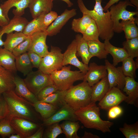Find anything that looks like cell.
I'll return each mask as SVG.
<instances>
[{
  "label": "cell",
  "mask_w": 138,
  "mask_h": 138,
  "mask_svg": "<svg viewBox=\"0 0 138 138\" xmlns=\"http://www.w3.org/2000/svg\"><path fill=\"white\" fill-rule=\"evenodd\" d=\"M95 4L92 10L88 9L83 0H77L78 6L83 14L89 16L98 27L99 37L103 40H111L114 34L113 22L109 10L104 12L101 3L102 0H95Z\"/></svg>",
  "instance_id": "6da1fadb"
},
{
  "label": "cell",
  "mask_w": 138,
  "mask_h": 138,
  "mask_svg": "<svg viewBox=\"0 0 138 138\" xmlns=\"http://www.w3.org/2000/svg\"><path fill=\"white\" fill-rule=\"evenodd\" d=\"M7 105L9 114L7 117H15L24 118L36 123L42 120L32 103L17 95L14 90L2 94Z\"/></svg>",
  "instance_id": "7a4b0ae2"
},
{
  "label": "cell",
  "mask_w": 138,
  "mask_h": 138,
  "mask_svg": "<svg viewBox=\"0 0 138 138\" xmlns=\"http://www.w3.org/2000/svg\"><path fill=\"white\" fill-rule=\"evenodd\" d=\"M100 108L95 103L91 102L84 107L75 111L78 121L86 128L95 129L103 133L110 132L113 123L102 120L100 117Z\"/></svg>",
  "instance_id": "3957f363"
},
{
  "label": "cell",
  "mask_w": 138,
  "mask_h": 138,
  "mask_svg": "<svg viewBox=\"0 0 138 138\" xmlns=\"http://www.w3.org/2000/svg\"><path fill=\"white\" fill-rule=\"evenodd\" d=\"M66 90L65 100L75 111L87 106L91 102V87L86 80Z\"/></svg>",
  "instance_id": "277c9868"
},
{
  "label": "cell",
  "mask_w": 138,
  "mask_h": 138,
  "mask_svg": "<svg viewBox=\"0 0 138 138\" xmlns=\"http://www.w3.org/2000/svg\"><path fill=\"white\" fill-rule=\"evenodd\" d=\"M135 7L130 2L129 0L119 1L117 4L111 6L109 8L111 18L113 23V30L114 32H121L122 26L124 24L134 21L138 26V12L130 11L126 10L128 6Z\"/></svg>",
  "instance_id": "5b68a950"
},
{
  "label": "cell",
  "mask_w": 138,
  "mask_h": 138,
  "mask_svg": "<svg viewBox=\"0 0 138 138\" xmlns=\"http://www.w3.org/2000/svg\"><path fill=\"white\" fill-rule=\"evenodd\" d=\"M71 68L70 66H65L50 74L54 84L59 90H66L73 86L75 82L84 80L85 74L80 70H71Z\"/></svg>",
  "instance_id": "8992f818"
},
{
  "label": "cell",
  "mask_w": 138,
  "mask_h": 138,
  "mask_svg": "<svg viewBox=\"0 0 138 138\" xmlns=\"http://www.w3.org/2000/svg\"><path fill=\"white\" fill-rule=\"evenodd\" d=\"M63 60L61 50L58 47L52 46L50 51L42 57L38 70L44 73L50 74L62 67Z\"/></svg>",
  "instance_id": "52a82bcc"
},
{
  "label": "cell",
  "mask_w": 138,
  "mask_h": 138,
  "mask_svg": "<svg viewBox=\"0 0 138 138\" xmlns=\"http://www.w3.org/2000/svg\"><path fill=\"white\" fill-rule=\"evenodd\" d=\"M26 76L24 80L27 87L36 96L44 87L54 84L50 74L44 73L39 70L32 71Z\"/></svg>",
  "instance_id": "ba28073f"
},
{
  "label": "cell",
  "mask_w": 138,
  "mask_h": 138,
  "mask_svg": "<svg viewBox=\"0 0 138 138\" xmlns=\"http://www.w3.org/2000/svg\"><path fill=\"white\" fill-rule=\"evenodd\" d=\"M9 118L10 123L16 134L21 138H29L34 134L41 125L27 119L11 117Z\"/></svg>",
  "instance_id": "9c48e42d"
},
{
  "label": "cell",
  "mask_w": 138,
  "mask_h": 138,
  "mask_svg": "<svg viewBox=\"0 0 138 138\" xmlns=\"http://www.w3.org/2000/svg\"><path fill=\"white\" fill-rule=\"evenodd\" d=\"M127 98L121 90L117 87L110 88L104 97L100 101L98 105L100 108L109 110L111 108L118 106Z\"/></svg>",
  "instance_id": "30bf717a"
},
{
  "label": "cell",
  "mask_w": 138,
  "mask_h": 138,
  "mask_svg": "<svg viewBox=\"0 0 138 138\" xmlns=\"http://www.w3.org/2000/svg\"><path fill=\"white\" fill-rule=\"evenodd\" d=\"M77 42L75 39L73 40L68 46L66 50L63 54V66L68 64L74 66L79 70L86 74L88 68V65L80 61L76 55Z\"/></svg>",
  "instance_id": "8fae6325"
},
{
  "label": "cell",
  "mask_w": 138,
  "mask_h": 138,
  "mask_svg": "<svg viewBox=\"0 0 138 138\" xmlns=\"http://www.w3.org/2000/svg\"><path fill=\"white\" fill-rule=\"evenodd\" d=\"M105 64L107 72L110 89L116 87L122 90L125 84V76L123 73L121 66L116 67L106 59L105 60Z\"/></svg>",
  "instance_id": "7c38bea8"
},
{
  "label": "cell",
  "mask_w": 138,
  "mask_h": 138,
  "mask_svg": "<svg viewBox=\"0 0 138 138\" xmlns=\"http://www.w3.org/2000/svg\"><path fill=\"white\" fill-rule=\"evenodd\" d=\"M76 121L77 120L75 111L66 103L60 108L53 115L42 121L41 124L44 126L63 120Z\"/></svg>",
  "instance_id": "4fadbf2b"
},
{
  "label": "cell",
  "mask_w": 138,
  "mask_h": 138,
  "mask_svg": "<svg viewBox=\"0 0 138 138\" xmlns=\"http://www.w3.org/2000/svg\"><path fill=\"white\" fill-rule=\"evenodd\" d=\"M76 14V10L74 8L70 10L66 9L47 28L45 31L48 36L56 35L68 21Z\"/></svg>",
  "instance_id": "5bb4252c"
},
{
  "label": "cell",
  "mask_w": 138,
  "mask_h": 138,
  "mask_svg": "<svg viewBox=\"0 0 138 138\" xmlns=\"http://www.w3.org/2000/svg\"><path fill=\"white\" fill-rule=\"evenodd\" d=\"M48 36L45 30L34 33L32 35L31 44L28 52H34L42 57L45 55L49 52L46 43Z\"/></svg>",
  "instance_id": "9a60e30c"
},
{
  "label": "cell",
  "mask_w": 138,
  "mask_h": 138,
  "mask_svg": "<svg viewBox=\"0 0 138 138\" xmlns=\"http://www.w3.org/2000/svg\"><path fill=\"white\" fill-rule=\"evenodd\" d=\"M107 76L105 65H99L95 62L91 63L88 66V71L85 74L84 80L86 81L91 87L100 80Z\"/></svg>",
  "instance_id": "2e32d148"
},
{
  "label": "cell",
  "mask_w": 138,
  "mask_h": 138,
  "mask_svg": "<svg viewBox=\"0 0 138 138\" xmlns=\"http://www.w3.org/2000/svg\"><path fill=\"white\" fill-rule=\"evenodd\" d=\"M31 0H7L1 4L0 7L4 15L10 20L8 13L11 8L16 7L12 11L14 16H22L25 13V9L28 7Z\"/></svg>",
  "instance_id": "e0dca14e"
},
{
  "label": "cell",
  "mask_w": 138,
  "mask_h": 138,
  "mask_svg": "<svg viewBox=\"0 0 138 138\" xmlns=\"http://www.w3.org/2000/svg\"><path fill=\"white\" fill-rule=\"evenodd\" d=\"M53 7L51 0H31L28 8L33 19L45 15L52 10Z\"/></svg>",
  "instance_id": "ac0fdd59"
},
{
  "label": "cell",
  "mask_w": 138,
  "mask_h": 138,
  "mask_svg": "<svg viewBox=\"0 0 138 138\" xmlns=\"http://www.w3.org/2000/svg\"><path fill=\"white\" fill-rule=\"evenodd\" d=\"M14 82L15 85L14 90L17 95L32 103L38 101L37 96L28 89L24 79L18 76H14Z\"/></svg>",
  "instance_id": "d6986e66"
},
{
  "label": "cell",
  "mask_w": 138,
  "mask_h": 138,
  "mask_svg": "<svg viewBox=\"0 0 138 138\" xmlns=\"http://www.w3.org/2000/svg\"><path fill=\"white\" fill-rule=\"evenodd\" d=\"M123 91L128 95L125 101L129 104L134 105L138 98V83L134 78L125 77Z\"/></svg>",
  "instance_id": "ffe728a7"
},
{
  "label": "cell",
  "mask_w": 138,
  "mask_h": 138,
  "mask_svg": "<svg viewBox=\"0 0 138 138\" xmlns=\"http://www.w3.org/2000/svg\"><path fill=\"white\" fill-rule=\"evenodd\" d=\"M91 101L96 103L100 101L110 89L107 76L101 79L91 87Z\"/></svg>",
  "instance_id": "44dd1931"
},
{
  "label": "cell",
  "mask_w": 138,
  "mask_h": 138,
  "mask_svg": "<svg viewBox=\"0 0 138 138\" xmlns=\"http://www.w3.org/2000/svg\"><path fill=\"white\" fill-rule=\"evenodd\" d=\"M29 21L22 16H14L8 24L2 27V33L3 35L13 32H22Z\"/></svg>",
  "instance_id": "7402d4cb"
},
{
  "label": "cell",
  "mask_w": 138,
  "mask_h": 138,
  "mask_svg": "<svg viewBox=\"0 0 138 138\" xmlns=\"http://www.w3.org/2000/svg\"><path fill=\"white\" fill-rule=\"evenodd\" d=\"M105 49L109 54L113 57V65L114 66L129 57L128 54L124 48L116 47L111 44L109 40H104Z\"/></svg>",
  "instance_id": "603a6c76"
},
{
  "label": "cell",
  "mask_w": 138,
  "mask_h": 138,
  "mask_svg": "<svg viewBox=\"0 0 138 138\" xmlns=\"http://www.w3.org/2000/svg\"><path fill=\"white\" fill-rule=\"evenodd\" d=\"M13 73L0 65V93L14 90L15 87Z\"/></svg>",
  "instance_id": "cb8c5ba5"
},
{
  "label": "cell",
  "mask_w": 138,
  "mask_h": 138,
  "mask_svg": "<svg viewBox=\"0 0 138 138\" xmlns=\"http://www.w3.org/2000/svg\"><path fill=\"white\" fill-rule=\"evenodd\" d=\"M15 57L12 52L0 47V65L13 73L17 71L15 65Z\"/></svg>",
  "instance_id": "d4e9b609"
},
{
  "label": "cell",
  "mask_w": 138,
  "mask_h": 138,
  "mask_svg": "<svg viewBox=\"0 0 138 138\" xmlns=\"http://www.w3.org/2000/svg\"><path fill=\"white\" fill-rule=\"evenodd\" d=\"M32 105L40 114L42 121L50 117L60 108L52 104L41 101L32 103Z\"/></svg>",
  "instance_id": "484cf974"
},
{
  "label": "cell",
  "mask_w": 138,
  "mask_h": 138,
  "mask_svg": "<svg viewBox=\"0 0 138 138\" xmlns=\"http://www.w3.org/2000/svg\"><path fill=\"white\" fill-rule=\"evenodd\" d=\"M75 37L77 42L76 55L81 57L83 63L88 65L92 57L89 51L88 42L83 38L80 34H77Z\"/></svg>",
  "instance_id": "4316f807"
},
{
  "label": "cell",
  "mask_w": 138,
  "mask_h": 138,
  "mask_svg": "<svg viewBox=\"0 0 138 138\" xmlns=\"http://www.w3.org/2000/svg\"><path fill=\"white\" fill-rule=\"evenodd\" d=\"M27 37L21 32H15L7 34L4 42V48L12 52L14 49Z\"/></svg>",
  "instance_id": "83f0119b"
},
{
  "label": "cell",
  "mask_w": 138,
  "mask_h": 138,
  "mask_svg": "<svg viewBox=\"0 0 138 138\" xmlns=\"http://www.w3.org/2000/svg\"><path fill=\"white\" fill-rule=\"evenodd\" d=\"M44 15H42L29 22L25 26L22 32L28 37L34 33L41 31H44L47 29L43 22Z\"/></svg>",
  "instance_id": "f1b7e54d"
},
{
  "label": "cell",
  "mask_w": 138,
  "mask_h": 138,
  "mask_svg": "<svg viewBox=\"0 0 138 138\" xmlns=\"http://www.w3.org/2000/svg\"><path fill=\"white\" fill-rule=\"evenodd\" d=\"M15 62L17 71L26 76L32 71L33 68L27 52L15 57Z\"/></svg>",
  "instance_id": "f546056e"
},
{
  "label": "cell",
  "mask_w": 138,
  "mask_h": 138,
  "mask_svg": "<svg viewBox=\"0 0 138 138\" xmlns=\"http://www.w3.org/2000/svg\"><path fill=\"white\" fill-rule=\"evenodd\" d=\"M87 42L89 51L92 57L96 56L100 59L106 58L109 53L105 49L104 43L99 40Z\"/></svg>",
  "instance_id": "4dcf8cb0"
},
{
  "label": "cell",
  "mask_w": 138,
  "mask_h": 138,
  "mask_svg": "<svg viewBox=\"0 0 138 138\" xmlns=\"http://www.w3.org/2000/svg\"><path fill=\"white\" fill-rule=\"evenodd\" d=\"M63 133L67 138H80L77 132L80 126L78 122L64 120L60 124Z\"/></svg>",
  "instance_id": "1f68e13d"
},
{
  "label": "cell",
  "mask_w": 138,
  "mask_h": 138,
  "mask_svg": "<svg viewBox=\"0 0 138 138\" xmlns=\"http://www.w3.org/2000/svg\"><path fill=\"white\" fill-rule=\"evenodd\" d=\"M138 58L135 61L133 58L128 57L122 62V69L125 77L135 78L136 77V71L138 68Z\"/></svg>",
  "instance_id": "d6a6232c"
},
{
  "label": "cell",
  "mask_w": 138,
  "mask_h": 138,
  "mask_svg": "<svg viewBox=\"0 0 138 138\" xmlns=\"http://www.w3.org/2000/svg\"><path fill=\"white\" fill-rule=\"evenodd\" d=\"M92 19L88 15L83 14L82 17L74 19L71 23V28L75 32L83 34L90 24Z\"/></svg>",
  "instance_id": "836d02e7"
},
{
  "label": "cell",
  "mask_w": 138,
  "mask_h": 138,
  "mask_svg": "<svg viewBox=\"0 0 138 138\" xmlns=\"http://www.w3.org/2000/svg\"><path fill=\"white\" fill-rule=\"evenodd\" d=\"M66 90H58L40 101L52 104L60 108L66 103L65 97Z\"/></svg>",
  "instance_id": "e575fe53"
},
{
  "label": "cell",
  "mask_w": 138,
  "mask_h": 138,
  "mask_svg": "<svg viewBox=\"0 0 138 138\" xmlns=\"http://www.w3.org/2000/svg\"><path fill=\"white\" fill-rule=\"evenodd\" d=\"M122 45L129 57H138V37L126 40L123 42Z\"/></svg>",
  "instance_id": "d590c367"
},
{
  "label": "cell",
  "mask_w": 138,
  "mask_h": 138,
  "mask_svg": "<svg viewBox=\"0 0 138 138\" xmlns=\"http://www.w3.org/2000/svg\"><path fill=\"white\" fill-rule=\"evenodd\" d=\"M83 38L87 42L91 41H99V34L98 27L92 19L90 24L82 34Z\"/></svg>",
  "instance_id": "8d00e7d4"
},
{
  "label": "cell",
  "mask_w": 138,
  "mask_h": 138,
  "mask_svg": "<svg viewBox=\"0 0 138 138\" xmlns=\"http://www.w3.org/2000/svg\"><path fill=\"white\" fill-rule=\"evenodd\" d=\"M59 122L53 123L45 126L43 136V138H56L60 134L63 133Z\"/></svg>",
  "instance_id": "74e56055"
},
{
  "label": "cell",
  "mask_w": 138,
  "mask_h": 138,
  "mask_svg": "<svg viewBox=\"0 0 138 138\" xmlns=\"http://www.w3.org/2000/svg\"><path fill=\"white\" fill-rule=\"evenodd\" d=\"M119 130L126 138H138V121L131 124L125 123Z\"/></svg>",
  "instance_id": "f35d334b"
},
{
  "label": "cell",
  "mask_w": 138,
  "mask_h": 138,
  "mask_svg": "<svg viewBox=\"0 0 138 138\" xmlns=\"http://www.w3.org/2000/svg\"><path fill=\"white\" fill-rule=\"evenodd\" d=\"M122 30L124 32L126 40L138 37V27L134 21L124 24Z\"/></svg>",
  "instance_id": "ab89813d"
},
{
  "label": "cell",
  "mask_w": 138,
  "mask_h": 138,
  "mask_svg": "<svg viewBox=\"0 0 138 138\" xmlns=\"http://www.w3.org/2000/svg\"><path fill=\"white\" fill-rule=\"evenodd\" d=\"M16 134L8 118L0 120V135L2 137H9L12 134Z\"/></svg>",
  "instance_id": "60d3db41"
},
{
  "label": "cell",
  "mask_w": 138,
  "mask_h": 138,
  "mask_svg": "<svg viewBox=\"0 0 138 138\" xmlns=\"http://www.w3.org/2000/svg\"><path fill=\"white\" fill-rule=\"evenodd\" d=\"M32 40V36H28L25 40L15 47L12 52L15 57L27 52L31 46Z\"/></svg>",
  "instance_id": "b9f144b4"
},
{
  "label": "cell",
  "mask_w": 138,
  "mask_h": 138,
  "mask_svg": "<svg viewBox=\"0 0 138 138\" xmlns=\"http://www.w3.org/2000/svg\"><path fill=\"white\" fill-rule=\"evenodd\" d=\"M58 90V88L54 84L45 86L39 91L37 96L38 101L42 100Z\"/></svg>",
  "instance_id": "7bdbcfd3"
},
{
  "label": "cell",
  "mask_w": 138,
  "mask_h": 138,
  "mask_svg": "<svg viewBox=\"0 0 138 138\" xmlns=\"http://www.w3.org/2000/svg\"><path fill=\"white\" fill-rule=\"evenodd\" d=\"M8 114L7 104L2 94L0 96V120L7 117Z\"/></svg>",
  "instance_id": "ee69618b"
},
{
  "label": "cell",
  "mask_w": 138,
  "mask_h": 138,
  "mask_svg": "<svg viewBox=\"0 0 138 138\" xmlns=\"http://www.w3.org/2000/svg\"><path fill=\"white\" fill-rule=\"evenodd\" d=\"M58 16L56 12L52 10L44 15L43 22L46 29L55 19Z\"/></svg>",
  "instance_id": "f6af8a7d"
},
{
  "label": "cell",
  "mask_w": 138,
  "mask_h": 138,
  "mask_svg": "<svg viewBox=\"0 0 138 138\" xmlns=\"http://www.w3.org/2000/svg\"><path fill=\"white\" fill-rule=\"evenodd\" d=\"M27 53L33 67L38 69L42 57L33 52L28 51L27 52Z\"/></svg>",
  "instance_id": "bcb514c9"
},
{
  "label": "cell",
  "mask_w": 138,
  "mask_h": 138,
  "mask_svg": "<svg viewBox=\"0 0 138 138\" xmlns=\"http://www.w3.org/2000/svg\"><path fill=\"white\" fill-rule=\"evenodd\" d=\"M108 117L109 119H115L121 115L123 112L122 108L118 106L113 107L109 110Z\"/></svg>",
  "instance_id": "7dc6e473"
},
{
  "label": "cell",
  "mask_w": 138,
  "mask_h": 138,
  "mask_svg": "<svg viewBox=\"0 0 138 138\" xmlns=\"http://www.w3.org/2000/svg\"><path fill=\"white\" fill-rule=\"evenodd\" d=\"M45 126L41 125L38 129L29 138H42Z\"/></svg>",
  "instance_id": "c3c4849f"
},
{
  "label": "cell",
  "mask_w": 138,
  "mask_h": 138,
  "mask_svg": "<svg viewBox=\"0 0 138 138\" xmlns=\"http://www.w3.org/2000/svg\"><path fill=\"white\" fill-rule=\"evenodd\" d=\"M9 21L4 14L0 7V27H2L5 26L8 24Z\"/></svg>",
  "instance_id": "681fc988"
},
{
  "label": "cell",
  "mask_w": 138,
  "mask_h": 138,
  "mask_svg": "<svg viewBox=\"0 0 138 138\" xmlns=\"http://www.w3.org/2000/svg\"><path fill=\"white\" fill-rule=\"evenodd\" d=\"M120 0H109L104 7L103 10L104 12L108 10L110 7L116 3L118 2Z\"/></svg>",
  "instance_id": "f907efd6"
},
{
  "label": "cell",
  "mask_w": 138,
  "mask_h": 138,
  "mask_svg": "<svg viewBox=\"0 0 138 138\" xmlns=\"http://www.w3.org/2000/svg\"><path fill=\"white\" fill-rule=\"evenodd\" d=\"M82 138H99V137L98 136L94 135L92 133L87 132L85 131L83 136L82 137Z\"/></svg>",
  "instance_id": "816d5d0a"
},
{
  "label": "cell",
  "mask_w": 138,
  "mask_h": 138,
  "mask_svg": "<svg viewBox=\"0 0 138 138\" xmlns=\"http://www.w3.org/2000/svg\"><path fill=\"white\" fill-rule=\"evenodd\" d=\"M131 3L135 7L138 11V0H129Z\"/></svg>",
  "instance_id": "f5cc1de1"
},
{
  "label": "cell",
  "mask_w": 138,
  "mask_h": 138,
  "mask_svg": "<svg viewBox=\"0 0 138 138\" xmlns=\"http://www.w3.org/2000/svg\"><path fill=\"white\" fill-rule=\"evenodd\" d=\"M52 1L55 0H51ZM65 2L68 7H70L73 5V4L70 0H60Z\"/></svg>",
  "instance_id": "db71d44e"
},
{
  "label": "cell",
  "mask_w": 138,
  "mask_h": 138,
  "mask_svg": "<svg viewBox=\"0 0 138 138\" xmlns=\"http://www.w3.org/2000/svg\"><path fill=\"white\" fill-rule=\"evenodd\" d=\"M2 27H0V47L3 46L4 42L2 40V37L3 35L2 33Z\"/></svg>",
  "instance_id": "11a10c76"
},
{
  "label": "cell",
  "mask_w": 138,
  "mask_h": 138,
  "mask_svg": "<svg viewBox=\"0 0 138 138\" xmlns=\"http://www.w3.org/2000/svg\"><path fill=\"white\" fill-rule=\"evenodd\" d=\"M8 137L9 138H21L19 135L16 134H12Z\"/></svg>",
  "instance_id": "9f6ffc18"
},
{
  "label": "cell",
  "mask_w": 138,
  "mask_h": 138,
  "mask_svg": "<svg viewBox=\"0 0 138 138\" xmlns=\"http://www.w3.org/2000/svg\"><path fill=\"white\" fill-rule=\"evenodd\" d=\"M1 94H1L0 93V96L1 95Z\"/></svg>",
  "instance_id": "6f0895ef"
}]
</instances>
